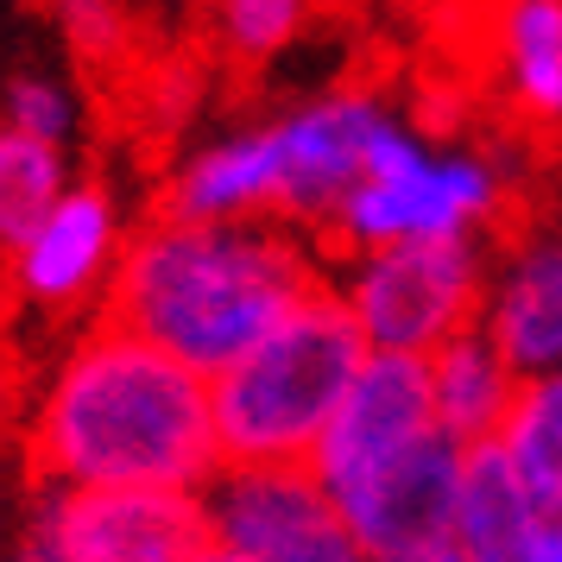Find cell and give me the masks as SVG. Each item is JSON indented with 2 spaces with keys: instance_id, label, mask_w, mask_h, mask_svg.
Wrapping results in <instances>:
<instances>
[{
  "instance_id": "6da1fadb",
  "label": "cell",
  "mask_w": 562,
  "mask_h": 562,
  "mask_svg": "<svg viewBox=\"0 0 562 562\" xmlns=\"http://www.w3.org/2000/svg\"><path fill=\"white\" fill-rule=\"evenodd\" d=\"M26 456L45 486L203 493L222 474L209 380L95 316L82 335H70L32 398Z\"/></svg>"
},
{
  "instance_id": "7a4b0ae2",
  "label": "cell",
  "mask_w": 562,
  "mask_h": 562,
  "mask_svg": "<svg viewBox=\"0 0 562 562\" xmlns=\"http://www.w3.org/2000/svg\"><path fill=\"white\" fill-rule=\"evenodd\" d=\"M323 284L329 254L284 222L146 215L127 240L102 316L215 380Z\"/></svg>"
},
{
  "instance_id": "3957f363",
  "label": "cell",
  "mask_w": 562,
  "mask_h": 562,
  "mask_svg": "<svg viewBox=\"0 0 562 562\" xmlns=\"http://www.w3.org/2000/svg\"><path fill=\"white\" fill-rule=\"evenodd\" d=\"M367 341L329 284L310 291L272 335H259L228 373L209 380L222 468H310L341 392L355 385Z\"/></svg>"
},
{
  "instance_id": "277c9868",
  "label": "cell",
  "mask_w": 562,
  "mask_h": 562,
  "mask_svg": "<svg viewBox=\"0 0 562 562\" xmlns=\"http://www.w3.org/2000/svg\"><path fill=\"white\" fill-rule=\"evenodd\" d=\"M512 171L499 153L468 146V139H430L411 121L405 133L385 139V153L367 165V178L348 190V203L335 209L323 254H380V247H405V240H481L506 228Z\"/></svg>"
},
{
  "instance_id": "5b68a950",
  "label": "cell",
  "mask_w": 562,
  "mask_h": 562,
  "mask_svg": "<svg viewBox=\"0 0 562 562\" xmlns=\"http://www.w3.org/2000/svg\"><path fill=\"white\" fill-rule=\"evenodd\" d=\"M481 284V240H405V247H380V254L329 259V291L341 297L367 355L430 360L449 335L474 329Z\"/></svg>"
},
{
  "instance_id": "8992f818",
  "label": "cell",
  "mask_w": 562,
  "mask_h": 562,
  "mask_svg": "<svg viewBox=\"0 0 562 562\" xmlns=\"http://www.w3.org/2000/svg\"><path fill=\"white\" fill-rule=\"evenodd\" d=\"M266 127L279 146V222L323 247L335 209L348 203V190L385 153V139L411 127V114L385 89L341 82V89H316L304 102L266 114Z\"/></svg>"
},
{
  "instance_id": "52a82bcc",
  "label": "cell",
  "mask_w": 562,
  "mask_h": 562,
  "mask_svg": "<svg viewBox=\"0 0 562 562\" xmlns=\"http://www.w3.org/2000/svg\"><path fill=\"white\" fill-rule=\"evenodd\" d=\"M203 512L209 543L240 562H380L310 468H222Z\"/></svg>"
},
{
  "instance_id": "ba28073f",
  "label": "cell",
  "mask_w": 562,
  "mask_h": 562,
  "mask_svg": "<svg viewBox=\"0 0 562 562\" xmlns=\"http://www.w3.org/2000/svg\"><path fill=\"white\" fill-rule=\"evenodd\" d=\"M133 222L108 183L82 178L52 203V215L7 254V291L38 316H82L102 310L114 272L127 259Z\"/></svg>"
},
{
  "instance_id": "9c48e42d",
  "label": "cell",
  "mask_w": 562,
  "mask_h": 562,
  "mask_svg": "<svg viewBox=\"0 0 562 562\" xmlns=\"http://www.w3.org/2000/svg\"><path fill=\"white\" fill-rule=\"evenodd\" d=\"M32 512L45 518L57 562H196L209 550L203 493L171 486H45Z\"/></svg>"
},
{
  "instance_id": "30bf717a",
  "label": "cell",
  "mask_w": 562,
  "mask_h": 562,
  "mask_svg": "<svg viewBox=\"0 0 562 562\" xmlns=\"http://www.w3.org/2000/svg\"><path fill=\"white\" fill-rule=\"evenodd\" d=\"M474 329L512 360L518 380L562 373V222L493 234Z\"/></svg>"
},
{
  "instance_id": "8fae6325",
  "label": "cell",
  "mask_w": 562,
  "mask_h": 562,
  "mask_svg": "<svg viewBox=\"0 0 562 562\" xmlns=\"http://www.w3.org/2000/svg\"><path fill=\"white\" fill-rule=\"evenodd\" d=\"M430 430H436V411H430V373H424V360L367 355L355 385L335 405L329 430L316 436V449H310V474L329 493H341L360 474H373L380 461L405 456L411 442H424Z\"/></svg>"
},
{
  "instance_id": "7c38bea8",
  "label": "cell",
  "mask_w": 562,
  "mask_h": 562,
  "mask_svg": "<svg viewBox=\"0 0 562 562\" xmlns=\"http://www.w3.org/2000/svg\"><path fill=\"white\" fill-rule=\"evenodd\" d=\"M461 456H468L461 442H449L442 430H430L424 442H411L405 456L380 461L373 474H360L355 486H341L335 506H341V518L355 525V537L380 562L436 550V543H449Z\"/></svg>"
},
{
  "instance_id": "4fadbf2b",
  "label": "cell",
  "mask_w": 562,
  "mask_h": 562,
  "mask_svg": "<svg viewBox=\"0 0 562 562\" xmlns=\"http://www.w3.org/2000/svg\"><path fill=\"white\" fill-rule=\"evenodd\" d=\"M178 222H279V146L266 121L209 133L183 146L165 178H158V209Z\"/></svg>"
},
{
  "instance_id": "5bb4252c",
  "label": "cell",
  "mask_w": 562,
  "mask_h": 562,
  "mask_svg": "<svg viewBox=\"0 0 562 562\" xmlns=\"http://www.w3.org/2000/svg\"><path fill=\"white\" fill-rule=\"evenodd\" d=\"M424 373H430V411H436V430L461 442V449H481V442H499L512 417V398H518V373H512V360L486 341L481 329H461L449 335L430 360H424Z\"/></svg>"
},
{
  "instance_id": "9a60e30c",
  "label": "cell",
  "mask_w": 562,
  "mask_h": 562,
  "mask_svg": "<svg viewBox=\"0 0 562 562\" xmlns=\"http://www.w3.org/2000/svg\"><path fill=\"white\" fill-rule=\"evenodd\" d=\"M493 77L525 127L562 133V0L493 7Z\"/></svg>"
},
{
  "instance_id": "2e32d148",
  "label": "cell",
  "mask_w": 562,
  "mask_h": 562,
  "mask_svg": "<svg viewBox=\"0 0 562 562\" xmlns=\"http://www.w3.org/2000/svg\"><path fill=\"white\" fill-rule=\"evenodd\" d=\"M537 525H543V506L531 499V486L518 481L506 449L499 442L468 449L461 456L456 512H449V543L468 562H518V550L531 543Z\"/></svg>"
},
{
  "instance_id": "e0dca14e",
  "label": "cell",
  "mask_w": 562,
  "mask_h": 562,
  "mask_svg": "<svg viewBox=\"0 0 562 562\" xmlns=\"http://www.w3.org/2000/svg\"><path fill=\"white\" fill-rule=\"evenodd\" d=\"M329 0H209V38L240 70H266L323 26Z\"/></svg>"
},
{
  "instance_id": "ac0fdd59",
  "label": "cell",
  "mask_w": 562,
  "mask_h": 562,
  "mask_svg": "<svg viewBox=\"0 0 562 562\" xmlns=\"http://www.w3.org/2000/svg\"><path fill=\"white\" fill-rule=\"evenodd\" d=\"M499 449L518 468V481L531 486L537 506L562 512V373H537L518 385Z\"/></svg>"
},
{
  "instance_id": "d6986e66",
  "label": "cell",
  "mask_w": 562,
  "mask_h": 562,
  "mask_svg": "<svg viewBox=\"0 0 562 562\" xmlns=\"http://www.w3.org/2000/svg\"><path fill=\"white\" fill-rule=\"evenodd\" d=\"M70 183H77L70 178V153L0 127V259L52 215V203Z\"/></svg>"
},
{
  "instance_id": "ffe728a7",
  "label": "cell",
  "mask_w": 562,
  "mask_h": 562,
  "mask_svg": "<svg viewBox=\"0 0 562 562\" xmlns=\"http://www.w3.org/2000/svg\"><path fill=\"white\" fill-rule=\"evenodd\" d=\"M0 127L26 133V139H45L57 153H70L82 133V95L70 77H52V70H20V77L0 89Z\"/></svg>"
},
{
  "instance_id": "44dd1931",
  "label": "cell",
  "mask_w": 562,
  "mask_h": 562,
  "mask_svg": "<svg viewBox=\"0 0 562 562\" xmlns=\"http://www.w3.org/2000/svg\"><path fill=\"white\" fill-rule=\"evenodd\" d=\"M45 13H52L57 38L70 45V57L82 64H121L127 57V7L121 0H45Z\"/></svg>"
},
{
  "instance_id": "7402d4cb",
  "label": "cell",
  "mask_w": 562,
  "mask_h": 562,
  "mask_svg": "<svg viewBox=\"0 0 562 562\" xmlns=\"http://www.w3.org/2000/svg\"><path fill=\"white\" fill-rule=\"evenodd\" d=\"M0 562H57V543H52V531H45V518H38V512H26V525L7 537Z\"/></svg>"
},
{
  "instance_id": "603a6c76",
  "label": "cell",
  "mask_w": 562,
  "mask_h": 562,
  "mask_svg": "<svg viewBox=\"0 0 562 562\" xmlns=\"http://www.w3.org/2000/svg\"><path fill=\"white\" fill-rule=\"evenodd\" d=\"M518 562H562V512H543V525H537L531 543L518 550Z\"/></svg>"
},
{
  "instance_id": "cb8c5ba5",
  "label": "cell",
  "mask_w": 562,
  "mask_h": 562,
  "mask_svg": "<svg viewBox=\"0 0 562 562\" xmlns=\"http://www.w3.org/2000/svg\"><path fill=\"white\" fill-rule=\"evenodd\" d=\"M13 417H20V380H13V373L0 367V430H7Z\"/></svg>"
},
{
  "instance_id": "d4e9b609",
  "label": "cell",
  "mask_w": 562,
  "mask_h": 562,
  "mask_svg": "<svg viewBox=\"0 0 562 562\" xmlns=\"http://www.w3.org/2000/svg\"><path fill=\"white\" fill-rule=\"evenodd\" d=\"M398 562H468L456 543H436V550H417V557H398Z\"/></svg>"
},
{
  "instance_id": "484cf974",
  "label": "cell",
  "mask_w": 562,
  "mask_h": 562,
  "mask_svg": "<svg viewBox=\"0 0 562 562\" xmlns=\"http://www.w3.org/2000/svg\"><path fill=\"white\" fill-rule=\"evenodd\" d=\"M196 562H240V557H228V550H215V543H209V550H203Z\"/></svg>"
}]
</instances>
